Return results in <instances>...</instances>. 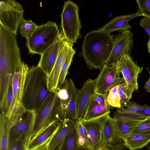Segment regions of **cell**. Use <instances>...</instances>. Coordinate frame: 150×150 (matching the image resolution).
Listing matches in <instances>:
<instances>
[{
	"instance_id": "cell-1",
	"label": "cell",
	"mask_w": 150,
	"mask_h": 150,
	"mask_svg": "<svg viewBox=\"0 0 150 150\" xmlns=\"http://www.w3.org/2000/svg\"><path fill=\"white\" fill-rule=\"evenodd\" d=\"M114 35L99 30L85 35L81 55L90 69L100 70L106 64L112 49Z\"/></svg>"
},
{
	"instance_id": "cell-43",
	"label": "cell",
	"mask_w": 150,
	"mask_h": 150,
	"mask_svg": "<svg viewBox=\"0 0 150 150\" xmlns=\"http://www.w3.org/2000/svg\"><path fill=\"white\" fill-rule=\"evenodd\" d=\"M108 148L105 147L101 143L95 148L90 150H107Z\"/></svg>"
},
{
	"instance_id": "cell-25",
	"label": "cell",
	"mask_w": 150,
	"mask_h": 150,
	"mask_svg": "<svg viewBox=\"0 0 150 150\" xmlns=\"http://www.w3.org/2000/svg\"><path fill=\"white\" fill-rule=\"evenodd\" d=\"M143 105L134 101L132 105L126 108H118L113 113V117L136 120L144 119L141 114Z\"/></svg>"
},
{
	"instance_id": "cell-9",
	"label": "cell",
	"mask_w": 150,
	"mask_h": 150,
	"mask_svg": "<svg viewBox=\"0 0 150 150\" xmlns=\"http://www.w3.org/2000/svg\"><path fill=\"white\" fill-rule=\"evenodd\" d=\"M120 74L119 63L111 66L105 64L96 79L95 93L103 95L108 94L112 88L125 81Z\"/></svg>"
},
{
	"instance_id": "cell-7",
	"label": "cell",
	"mask_w": 150,
	"mask_h": 150,
	"mask_svg": "<svg viewBox=\"0 0 150 150\" xmlns=\"http://www.w3.org/2000/svg\"><path fill=\"white\" fill-rule=\"evenodd\" d=\"M35 116V111L27 109L21 115L10 116L11 124L9 146L19 140L26 141L27 143L28 139L33 125Z\"/></svg>"
},
{
	"instance_id": "cell-20",
	"label": "cell",
	"mask_w": 150,
	"mask_h": 150,
	"mask_svg": "<svg viewBox=\"0 0 150 150\" xmlns=\"http://www.w3.org/2000/svg\"><path fill=\"white\" fill-rule=\"evenodd\" d=\"M76 124V120H65L60 123L50 142L49 150H57L68 134L75 128Z\"/></svg>"
},
{
	"instance_id": "cell-44",
	"label": "cell",
	"mask_w": 150,
	"mask_h": 150,
	"mask_svg": "<svg viewBox=\"0 0 150 150\" xmlns=\"http://www.w3.org/2000/svg\"><path fill=\"white\" fill-rule=\"evenodd\" d=\"M147 47L148 52L150 53V38L147 43Z\"/></svg>"
},
{
	"instance_id": "cell-27",
	"label": "cell",
	"mask_w": 150,
	"mask_h": 150,
	"mask_svg": "<svg viewBox=\"0 0 150 150\" xmlns=\"http://www.w3.org/2000/svg\"><path fill=\"white\" fill-rule=\"evenodd\" d=\"M73 44L70 42L67 54L62 66L58 82L57 89L64 84L68 74V69L76 52L75 50L73 48Z\"/></svg>"
},
{
	"instance_id": "cell-36",
	"label": "cell",
	"mask_w": 150,
	"mask_h": 150,
	"mask_svg": "<svg viewBox=\"0 0 150 150\" xmlns=\"http://www.w3.org/2000/svg\"><path fill=\"white\" fill-rule=\"evenodd\" d=\"M27 145L26 141L19 140L9 146L8 150H26Z\"/></svg>"
},
{
	"instance_id": "cell-37",
	"label": "cell",
	"mask_w": 150,
	"mask_h": 150,
	"mask_svg": "<svg viewBox=\"0 0 150 150\" xmlns=\"http://www.w3.org/2000/svg\"><path fill=\"white\" fill-rule=\"evenodd\" d=\"M139 25L145 29L150 38V19L143 16L140 20Z\"/></svg>"
},
{
	"instance_id": "cell-34",
	"label": "cell",
	"mask_w": 150,
	"mask_h": 150,
	"mask_svg": "<svg viewBox=\"0 0 150 150\" xmlns=\"http://www.w3.org/2000/svg\"><path fill=\"white\" fill-rule=\"evenodd\" d=\"M132 134H150V117L143 119L135 127Z\"/></svg>"
},
{
	"instance_id": "cell-47",
	"label": "cell",
	"mask_w": 150,
	"mask_h": 150,
	"mask_svg": "<svg viewBox=\"0 0 150 150\" xmlns=\"http://www.w3.org/2000/svg\"></svg>"
},
{
	"instance_id": "cell-18",
	"label": "cell",
	"mask_w": 150,
	"mask_h": 150,
	"mask_svg": "<svg viewBox=\"0 0 150 150\" xmlns=\"http://www.w3.org/2000/svg\"><path fill=\"white\" fill-rule=\"evenodd\" d=\"M101 118L89 120H78L83 126L91 149L99 145L101 141Z\"/></svg>"
},
{
	"instance_id": "cell-28",
	"label": "cell",
	"mask_w": 150,
	"mask_h": 150,
	"mask_svg": "<svg viewBox=\"0 0 150 150\" xmlns=\"http://www.w3.org/2000/svg\"><path fill=\"white\" fill-rule=\"evenodd\" d=\"M78 90L73 85L72 98L66 109L64 120H75L77 119V97Z\"/></svg>"
},
{
	"instance_id": "cell-19",
	"label": "cell",
	"mask_w": 150,
	"mask_h": 150,
	"mask_svg": "<svg viewBox=\"0 0 150 150\" xmlns=\"http://www.w3.org/2000/svg\"><path fill=\"white\" fill-rule=\"evenodd\" d=\"M142 16L137 11L132 13L117 16L105 25L98 30L108 34L115 30H122L129 29L132 27L129 22L136 17Z\"/></svg>"
},
{
	"instance_id": "cell-41",
	"label": "cell",
	"mask_w": 150,
	"mask_h": 150,
	"mask_svg": "<svg viewBox=\"0 0 150 150\" xmlns=\"http://www.w3.org/2000/svg\"><path fill=\"white\" fill-rule=\"evenodd\" d=\"M149 74V77L146 82L144 88V89L150 93V71L148 70Z\"/></svg>"
},
{
	"instance_id": "cell-45",
	"label": "cell",
	"mask_w": 150,
	"mask_h": 150,
	"mask_svg": "<svg viewBox=\"0 0 150 150\" xmlns=\"http://www.w3.org/2000/svg\"><path fill=\"white\" fill-rule=\"evenodd\" d=\"M148 150H150V146H148Z\"/></svg>"
},
{
	"instance_id": "cell-2",
	"label": "cell",
	"mask_w": 150,
	"mask_h": 150,
	"mask_svg": "<svg viewBox=\"0 0 150 150\" xmlns=\"http://www.w3.org/2000/svg\"><path fill=\"white\" fill-rule=\"evenodd\" d=\"M17 34L0 24V80L8 82L22 64Z\"/></svg>"
},
{
	"instance_id": "cell-17",
	"label": "cell",
	"mask_w": 150,
	"mask_h": 150,
	"mask_svg": "<svg viewBox=\"0 0 150 150\" xmlns=\"http://www.w3.org/2000/svg\"><path fill=\"white\" fill-rule=\"evenodd\" d=\"M96 82V79H88L78 90L77 120L83 119L91 98L95 93Z\"/></svg>"
},
{
	"instance_id": "cell-14",
	"label": "cell",
	"mask_w": 150,
	"mask_h": 150,
	"mask_svg": "<svg viewBox=\"0 0 150 150\" xmlns=\"http://www.w3.org/2000/svg\"><path fill=\"white\" fill-rule=\"evenodd\" d=\"M29 69L27 64L22 62V64L16 69L13 75L12 86L15 104L13 110L20 109L23 107L22 103L23 90Z\"/></svg>"
},
{
	"instance_id": "cell-16",
	"label": "cell",
	"mask_w": 150,
	"mask_h": 150,
	"mask_svg": "<svg viewBox=\"0 0 150 150\" xmlns=\"http://www.w3.org/2000/svg\"><path fill=\"white\" fill-rule=\"evenodd\" d=\"M101 120L102 144L108 149L123 144L117 134L113 118L108 114L101 118Z\"/></svg>"
},
{
	"instance_id": "cell-10",
	"label": "cell",
	"mask_w": 150,
	"mask_h": 150,
	"mask_svg": "<svg viewBox=\"0 0 150 150\" xmlns=\"http://www.w3.org/2000/svg\"><path fill=\"white\" fill-rule=\"evenodd\" d=\"M133 36L129 29L119 31L115 38L112 50L106 64L109 66L115 65L125 56L130 55L134 46Z\"/></svg>"
},
{
	"instance_id": "cell-26",
	"label": "cell",
	"mask_w": 150,
	"mask_h": 150,
	"mask_svg": "<svg viewBox=\"0 0 150 150\" xmlns=\"http://www.w3.org/2000/svg\"><path fill=\"white\" fill-rule=\"evenodd\" d=\"M123 142L125 146L129 150L140 149L150 142V134H132Z\"/></svg>"
},
{
	"instance_id": "cell-38",
	"label": "cell",
	"mask_w": 150,
	"mask_h": 150,
	"mask_svg": "<svg viewBox=\"0 0 150 150\" xmlns=\"http://www.w3.org/2000/svg\"><path fill=\"white\" fill-rule=\"evenodd\" d=\"M108 94L103 95L95 93L93 96L94 100L101 105H105L108 103L107 101Z\"/></svg>"
},
{
	"instance_id": "cell-22",
	"label": "cell",
	"mask_w": 150,
	"mask_h": 150,
	"mask_svg": "<svg viewBox=\"0 0 150 150\" xmlns=\"http://www.w3.org/2000/svg\"><path fill=\"white\" fill-rule=\"evenodd\" d=\"M117 134L119 138L125 141L132 134L135 127L142 120H136L120 118H113Z\"/></svg>"
},
{
	"instance_id": "cell-12",
	"label": "cell",
	"mask_w": 150,
	"mask_h": 150,
	"mask_svg": "<svg viewBox=\"0 0 150 150\" xmlns=\"http://www.w3.org/2000/svg\"><path fill=\"white\" fill-rule=\"evenodd\" d=\"M70 79H66L64 84L55 93L56 100L52 113V120L60 123L64 121L66 110L71 100L74 84Z\"/></svg>"
},
{
	"instance_id": "cell-39",
	"label": "cell",
	"mask_w": 150,
	"mask_h": 150,
	"mask_svg": "<svg viewBox=\"0 0 150 150\" xmlns=\"http://www.w3.org/2000/svg\"><path fill=\"white\" fill-rule=\"evenodd\" d=\"M141 114L143 119L150 117V106L146 104L143 105Z\"/></svg>"
},
{
	"instance_id": "cell-31",
	"label": "cell",
	"mask_w": 150,
	"mask_h": 150,
	"mask_svg": "<svg viewBox=\"0 0 150 150\" xmlns=\"http://www.w3.org/2000/svg\"><path fill=\"white\" fill-rule=\"evenodd\" d=\"M38 25L31 20H26L23 17L19 26L20 33L22 37L28 41Z\"/></svg>"
},
{
	"instance_id": "cell-3",
	"label": "cell",
	"mask_w": 150,
	"mask_h": 150,
	"mask_svg": "<svg viewBox=\"0 0 150 150\" xmlns=\"http://www.w3.org/2000/svg\"><path fill=\"white\" fill-rule=\"evenodd\" d=\"M47 87V75L37 65L29 69L25 81L22 104L27 110L35 111L40 93Z\"/></svg>"
},
{
	"instance_id": "cell-30",
	"label": "cell",
	"mask_w": 150,
	"mask_h": 150,
	"mask_svg": "<svg viewBox=\"0 0 150 150\" xmlns=\"http://www.w3.org/2000/svg\"><path fill=\"white\" fill-rule=\"evenodd\" d=\"M76 129L79 150L91 149L87 139L85 128L78 120H76Z\"/></svg>"
},
{
	"instance_id": "cell-46",
	"label": "cell",
	"mask_w": 150,
	"mask_h": 150,
	"mask_svg": "<svg viewBox=\"0 0 150 150\" xmlns=\"http://www.w3.org/2000/svg\"><path fill=\"white\" fill-rule=\"evenodd\" d=\"M136 150H140V149H138Z\"/></svg>"
},
{
	"instance_id": "cell-40",
	"label": "cell",
	"mask_w": 150,
	"mask_h": 150,
	"mask_svg": "<svg viewBox=\"0 0 150 150\" xmlns=\"http://www.w3.org/2000/svg\"><path fill=\"white\" fill-rule=\"evenodd\" d=\"M52 138L50 139L44 144L36 149L35 150H49V145Z\"/></svg>"
},
{
	"instance_id": "cell-21",
	"label": "cell",
	"mask_w": 150,
	"mask_h": 150,
	"mask_svg": "<svg viewBox=\"0 0 150 150\" xmlns=\"http://www.w3.org/2000/svg\"><path fill=\"white\" fill-rule=\"evenodd\" d=\"M112 108L108 103L103 105L98 103L94 100L92 96L82 119L89 120L101 118L109 114Z\"/></svg>"
},
{
	"instance_id": "cell-33",
	"label": "cell",
	"mask_w": 150,
	"mask_h": 150,
	"mask_svg": "<svg viewBox=\"0 0 150 150\" xmlns=\"http://www.w3.org/2000/svg\"><path fill=\"white\" fill-rule=\"evenodd\" d=\"M118 86L112 88L109 91L107 96L108 104L112 107L120 108V98L118 92Z\"/></svg>"
},
{
	"instance_id": "cell-24",
	"label": "cell",
	"mask_w": 150,
	"mask_h": 150,
	"mask_svg": "<svg viewBox=\"0 0 150 150\" xmlns=\"http://www.w3.org/2000/svg\"><path fill=\"white\" fill-rule=\"evenodd\" d=\"M11 120L1 111L0 115V150H8Z\"/></svg>"
},
{
	"instance_id": "cell-29",
	"label": "cell",
	"mask_w": 150,
	"mask_h": 150,
	"mask_svg": "<svg viewBox=\"0 0 150 150\" xmlns=\"http://www.w3.org/2000/svg\"><path fill=\"white\" fill-rule=\"evenodd\" d=\"M57 150H79L76 126L68 134Z\"/></svg>"
},
{
	"instance_id": "cell-42",
	"label": "cell",
	"mask_w": 150,
	"mask_h": 150,
	"mask_svg": "<svg viewBox=\"0 0 150 150\" xmlns=\"http://www.w3.org/2000/svg\"><path fill=\"white\" fill-rule=\"evenodd\" d=\"M126 147L124 144L108 149L107 150H126Z\"/></svg>"
},
{
	"instance_id": "cell-11",
	"label": "cell",
	"mask_w": 150,
	"mask_h": 150,
	"mask_svg": "<svg viewBox=\"0 0 150 150\" xmlns=\"http://www.w3.org/2000/svg\"><path fill=\"white\" fill-rule=\"evenodd\" d=\"M120 74L125 83L128 94L131 99L133 93L138 89V78L142 71L129 55L124 56L119 62Z\"/></svg>"
},
{
	"instance_id": "cell-35",
	"label": "cell",
	"mask_w": 150,
	"mask_h": 150,
	"mask_svg": "<svg viewBox=\"0 0 150 150\" xmlns=\"http://www.w3.org/2000/svg\"><path fill=\"white\" fill-rule=\"evenodd\" d=\"M138 4L137 11L142 16L150 19V0H136Z\"/></svg>"
},
{
	"instance_id": "cell-23",
	"label": "cell",
	"mask_w": 150,
	"mask_h": 150,
	"mask_svg": "<svg viewBox=\"0 0 150 150\" xmlns=\"http://www.w3.org/2000/svg\"><path fill=\"white\" fill-rule=\"evenodd\" d=\"M59 123L53 121L48 126L27 144L26 150H34L52 138L57 131Z\"/></svg>"
},
{
	"instance_id": "cell-13",
	"label": "cell",
	"mask_w": 150,
	"mask_h": 150,
	"mask_svg": "<svg viewBox=\"0 0 150 150\" xmlns=\"http://www.w3.org/2000/svg\"><path fill=\"white\" fill-rule=\"evenodd\" d=\"M70 42L62 35L58 57L51 73L47 76V87L50 92L56 93L62 66L66 58Z\"/></svg>"
},
{
	"instance_id": "cell-8",
	"label": "cell",
	"mask_w": 150,
	"mask_h": 150,
	"mask_svg": "<svg viewBox=\"0 0 150 150\" xmlns=\"http://www.w3.org/2000/svg\"><path fill=\"white\" fill-rule=\"evenodd\" d=\"M23 12L21 5L15 0L1 1L0 2V24L17 34Z\"/></svg>"
},
{
	"instance_id": "cell-32",
	"label": "cell",
	"mask_w": 150,
	"mask_h": 150,
	"mask_svg": "<svg viewBox=\"0 0 150 150\" xmlns=\"http://www.w3.org/2000/svg\"><path fill=\"white\" fill-rule=\"evenodd\" d=\"M118 92L120 98V108L131 106L132 102L130 101L131 98L128 94L125 81L119 85Z\"/></svg>"
},
{
	"instance_id": "cell-4",
	"label": "cell",
	"mask_w": 150,
	"mask_h": 150,
	"mask_svg": "<svg viewBox=\"0 0 150 150\" xmlns=\"http://www.w3.org/2000/svg\"><path fill=\"white\" fill-rule=\"evenodd\" d=\"M60 33L56 23L51 21L38 26L26 42L29 53L41 55L53 43Z\"/></svg>"
},
{
	"instance_id": "cell-5",
	"label": "cell",
	"mask_w": 150,
	"mask_h": 150,
	"mask_svg": "<svg viewBox=\"0 0 150 150\" xmlns=\"http://www.w3.org/2000/svg\"><path fill=\"white\" fill-rule=\"evenodd\" d=\"M60 15L61 27L66 40L73 44L77 43L81 35L82 28L79 16V8L74 2L69 0L64 2Z\"/></svg>"
},
{
	"instance_id": "cell-15",
	"label": "cell",
	"mask_w": 150,
	"mask_h": 150,
	"mask_svg": "<svg viewBox=\"0 0 150 150\" xmlns=\"http://www.w3.org/2000/svg\"><path fill=\"white\" fill-rule=\"evenodd\" d=\"M62 30L54 42L40 55L37 66L48 76L51 73L59 53L61 39Z\"/></svg>"
},
{
	"instance_id": "cell-6",
	"label": "cell",
	"mask_w": 150,
	"mask_h": 150,
	"mask_svg": "<svg viewBox=\"0 0 150 150\" xmlns=\"http://www.w3.org/2000/svg\"><path fill=\"white\" fill-rule=\"evenodd\" d=\"M56 98V93L50 92L35 111V121L28 139L27 144L52 122V118Z\"/></svg>"
}]
</instances>
